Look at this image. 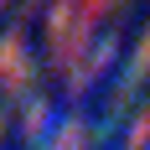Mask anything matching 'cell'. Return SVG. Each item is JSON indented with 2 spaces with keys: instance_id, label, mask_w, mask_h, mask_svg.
Wrapping results in <instances>:
<instances>
[{
  "instance_id": "6da1fadb",
  "label": "cell",
  "mask_w": 150,
  "mask_h": 150,
  "mask_svg": "<svg viewBox=\"0 0 150 150\" xmlns=\"http://www.w3.org/2000/svg\"><path fill=\"white\" fill-rule=\"evenodd\" d=\"M129 145H150V109H145V114H140V119H135V140H129Z\"/></svg>"
},
{
  "instance_id": "7a4b0ae2",
  "label": "cell",
  "mask_w": 150,
  "mask_h": 150,
  "mask_svg": "<svg viewBox=\"0 0 150 150\" xmlns=\"http://www.w3.org/2000/svg\"><path fill=\"white\" fill-rule=\"evenodd\" d=\"M135 73H150V31H145V42H140V57H135Z\"/></svg>"
}]
</instances>
